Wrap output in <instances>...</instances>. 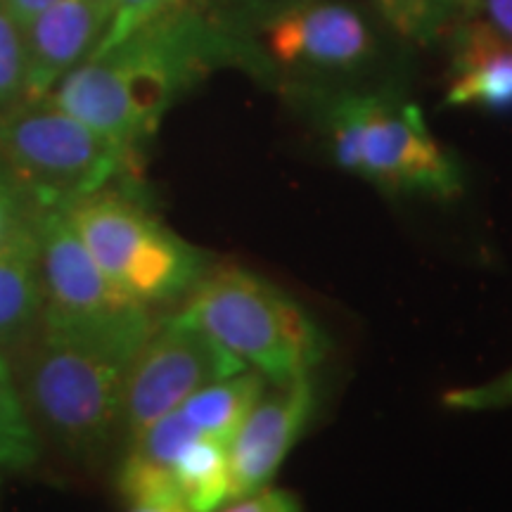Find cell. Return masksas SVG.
<instances>
[{"label":"cell","mask_w":512,"mask_h":512,"mask_svg":"<svg viewBox=\"0 0 512 512\" xmlns=\"http://www.w3.org/2000/svg\"><path fill=\"white\" fill-rule=\"evenodd\" d=\"M252 60V46L223 29L197 0L91 53L46 98L143 159L164 114L195 83L226 64Z\"/></svg>","instance_id":"cell-1"},{"label":"cell","mask_w":512,"mask_h":512,"mask_svg":"<svg viewBox=\"0 0 512 512\" xmlns=\"http://www.w3.org/2000/svg\"><path fill=\"white\" fill-rule=\"evenodd\" d=\"M155 323V311L145 306L43 323L27 347L10 356L38 439L74 458H98L121 432L128 368Z\"/></svg>","instance_id":"cell-2"},{"label":"cell","mask_w":512,"mask_h":512,"mask_svg":"<svg viewBox=\"0 0 512 512\" xmlns=\"http://www.w3.org/2000/svg\"><path fill=\"white\" fill-rule=\"evenodd\" d=\"M178 313L268 384L313 375L330 351L328 335L302 304L242 266H211Z\"/></svg>","instance_id":"cell-3"},{"label":"cell","mask_w":512,"mask_h":512,"mask_svg":"<svg viewBox=\"0 0 512 512\" xmlns=\"http://www.w3.org/2000/svg\"><path fill=\"white\" fill-rule=\"evenodd\" d=\"M62 209L102 273L145 309L183 302L211 268L204 249L152 211L140 178L110 183Z\"/></svg>","instance_id":"cell-4"},{"label":"cell","mask_w":512,"mask_h":512,"mask_svg":"<svg viewBox=\"0 0 512 512\" xmlns=\"http://www.w3.org/2000/svg\"><path fill=\"white\" fill-rule=\"evenodd\" d=\"M339 169L387 195L453 200L463 192L458 159L434 138L413 102L387 93H344L325 110Z\"/></svg>","instance_id":"cell-5"},{"label":"cell","mask_w":512,"mask_h":512,"mask_svg":"<svg viewBox=\"0 0 512 512\" xmlns=\"http://www.w3.org/2000/svg\"><path fill=\"white\" fill-rule=\"evenodd\" d=\"M0 166L41 207H67L105 185L143 176V159L48 98L0 121Z\"/></svg>","instance_id":"cell-6"},{"label":"cell","mask_w":512,"mask_h":512,"mask_svg":"<svg viewBox=\"0 0 512 512\" xmlns=\"http://www.w3.org/2000/svg\"><path fill=\"white\" fill-rule=\"evenodd\" d=\"M242 370L238 358L181 313L157 318L128 368L121 434L131 441L207 384Z\"/></svg>","instance_id":"cell-7"},{"label":"cell","mask_w":512,"mask_h":512,"mask_svg":"<svg viewBox=\"0 0 512 512\" xmlns=\"http://www.w3.org/2000/svg\"><path fill=\"white\" fill-rule=\"evenodd\" d=\"M318 406L313 375L268 384L228 441L230 501L266 489L302 439Z\"/></svg>","instance_id":"cell-8"},{"label":"cell","mask_w":512,"mask_h":512,"mask_svg":"<svg viewBox=\"0 0 512 512\" xmlns=\"http://www.w3.org/2000/svg\"><path fill=\"white\" fill-rule=\"evenodd\" d=\"M36 233L43 323H76L140 306L102 273L62 207L43 209Z\"/></svg>","instance_id":"cell-9"},{"label":"cell","mask_w":512,"mask_h":512,"mask_svg":"<svg viewBox=\"0 0 512 512\" xmlns=\"http://www.w3.org/2000/svg\"><path fill=\"white\" fill-rule=\"evenodd\" d=\"M266 53L285 67L354 72L375 53V38L354 8L309 0L259 31Z\"/></svg>","instance_id":"cell-10"},{"label":"cell","mask_w":512,"mask_h":512,"mask_svg":"<svg viewBox=\"0 0 512 512\" xmlns=\"http://www.w3.org/2000/svg\"><path fill=\"white\" fill-rule=\"evenodd\" d=\"M110 19L93 0H60L24 29V105L43 100L93 53Z\"/></svg>","instance_id":"cell-11"},{"label":"cell","mask_w":512,"mask_h":512,"mask_svg":"<svg viewBox=\"0 0 512 512\" xmlns=\"http://www.w3.org/2000/svg\"><path fill=\"white\" fill-rule=\"evenodd\" d=\"M446 105L512 112V41L482 17L467 19L453 36Z\"/></svg>","instance_id":"cell-12"},{"label":"cell","mask_w":512,"mask_h":512,"mask_svg":"<svg viewBox=\"0 0 512 512\" xmlns=\"http://www.w3.org/2000/svg\"><path fill=\"white\" fill-rule=\"evenodd\" d=\"M36 226L38 219L0 247V354L8 358L27 347L43 323Z\"/></svg>","instance_id":"cell-13"},{"label":"cell","mask_w":512,"mask_h":512,"mask_svg":"<svg viewBox=\"0 0 512 512\" xmlns=\"http://www.w3.org/2000/svg\"><path fill=\"white\" fill-rule=\"evenodd\" d=\"M268 382L256 370H242L219 382H211L183 403L178 411L204 437L228 444L245 415L266 392Z\"/></svg>","instance_id":"cell-14"},{"label":"cell","mask_w":512,"mask_h":512,"mask_svg":"<svg viewBox=\"0 0 512 512\" xmlns=\"http://www.w3.org/2000/svg\"><path fill=\"white\" fill-rule=\"evenodd\" d=\"M176 491L192 512H216L230 501L228 444L197 434L169 465Z\"/></svg>","instance_id":"cell-15"},{"label":"cell","mask_w":512,"mask_h":512,"mask_svg":"<svg viewBox=\"0 0 512 512\" xmlns=\"http://www.w3.org/2000/svg\"><path fill=\"white\" fill-rule=\"evenodd\" d=\"M38 453L41 439L19 394L15 370L10 358L0 354V470H27Z\"/></svg>","instance_id":"cell-16"},{"label":"cell","mask_w":512,"mask_h":512,"mask_svg":"<svg viewBox=\"0 0 512 512\" xmlns=\"http://www.w3.org/2000/svg\"><path fill=\"white\" fill-rule=\"evenodd\" d=\"M387 27L403 41L427 46L451 22V0H373Z\"/></svg>","instance_id":"cell-17"},{"label":"cell","mask_w":512,"mask_h":512,"mask_svg":"<svg viewBox=\"0 0 512 512\" xmlns=\"http://www.w3.org/2000/svg\"><path fill=\"white\" fill-rule=\"evenodd\" d=\"M24 31L0 0V121L24 105Z\"/></svg>","instance_id":"cell-18"},{"label":"cell","mask_w":512,"mask_h":512,"mask_svg":"<svg viewBox=\"0 0 512 512\" xmlns=\"http://www.w3.org/2000/svg\"><path fill=\"white\" fill-rule=\"evenodd\" d=\"M197 3L230 34L249 38L252 31L259 34L275 17L285 15L287 10L299 8L309 0H197Z\"/></svg>","instance_id":"cell-19"},{"label":"cell","mask_w":512,"mask_h":512,"mask_svg":"<svg viewBox=\"0 0 512 512\" xmlns=\"http://www.w3.org/2000/svg\"><path fill=\"white\" fill-rule=\"evenodd\" d=\"M190 3L192 0H117L110 24H107L105 34H102L93 53H102V50L117 46L133 31L143 29L155 19L171 15V12L181 10Z\"/></svg>","instance_id":"cell-20"},{"label":"cell","mask_w":512,"mask_h":512,"mask_svg":"<svg viewBox=\"0 0 512 512\" xmlns=\"http://www.w3.org/2000/svg\"><path fill=\"white\" fill-rule=\"evenodd\" d=\"M41 207L27 190L19 188L15 178L0 166V247H5L22 230L34 226Z\"/></svg>","instance_id":"cell-21"},{"label":"cell","mask_w":512,"mask_h":512,"mask_svg":"<svg viewBox=\"0 0 512 512\" xmlns=\"http://www.w3.org/2000/svg\"><path fill=\"white\" fill-rule=\"evenodd\" d=\"M444 406L451 411L463 413H484L501 411L512 406V368L505 370L494 380L472 384V387H460L444 394Z\"/></svg>","instance_id":"cell-22"},{"label":"cell","mask_w":512,"mask_h":512,"mask_svg":"<svg viewBox=\"0 0 512 512\" xmlns=\"http://www.w3.org/2000/svg\"><path fill=\"white\" fill-rule=\"evenodd\" d=\"M221 512H302L299 498L285 489H266L254 491V494L233 498L228 508Z\"/></svg>","instance_id":"cell-23"},{"label":"cell","mask_w":512,"mask_h":512,"mask_svg":"<svg viewBox=\"0 0 512 512\" xmlns=\"http://www.w3.org/2000/svg\"><path fill=\"white\" fill-rule=\"evenodd\" d=\"M479 8L484 12V22L512 41V0H479Z\"/></svg>","instance_id":"cell-24"},{"label":"cell","mask_w":512,"mask_h":512,"mask_svg":"<svg viewBox=\"0 0 512 512\" xmlns=\"http://www.w3.org/2000/svg\"><path fill=\"white\" fill-rule=\"evenodd\" d=\"M3 3L24 31L38 15H43V12L53 8L55 3H60V0H3Z\"/></svg>","instance_id":"cell-25"},{"label":"cell","mask_w":512,"mask_h":512,"mask_svg":"<svg viewBox=\"0 0 512 512\" xmlns=\"http://www.w3.org/2000/svg\"><path fill=\"white\" fill-rule=\"evenodd\" d=\"M126 512H192L183 503H131Z\"/></svg>","instance_id":"cell-26"},{"label":"cell","mask_w":512,"mask_h":512,"mask_svg":"<svg viewBox=\"0 0 512 512\" xmlns=\"http://www.w3.org/2000/svg\"><path fill=\"white\" fill-rule=\"evenodd\" d=\"M95 5H98L102 15H105L107 19H112V12H114V5H117V0H93Z\"/></svg>","instance_id":"cell-27"}]
</instances>
